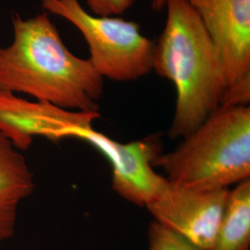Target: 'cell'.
I'll return each mask as SVG.
<instances>
[{
    "label": "cell",
    "instance_id": "6da1fadb",
    "mask_svg": "<svg viewBox=\"0 0 250 250\" xmlns=\"http://www.w3.org/2000/svg\"><path fill=\"white\" fill-rule=\"evenodd\" d=\"M13 39L0 47V88L68 110L99 112L104 88L89 59L72 54L43 13L12 17Z\"/></svg>",
    "mask_w": 250,
    "mask_h": 250
},
{
    "label": "cell",
    "instance_id": "7a4b0ae2",
    "mask_svg": "<svg viewBox=\"0 0 250 250\" xmlns=\"http://www.w3.org/2000/svg\"><path fill=\"white\" fill-rule=\"evenodd\" d=\"M167 19L154 45L152 70L173 83L176 107L171 138H186L221 106L222 65L197 12L186 0H167Z\"/></svg>",
    "mask_w": 250,
    "mask_h": 250
},
{
    "label": "cell",
    "instance_id": "3957f363",
    "mask_svg": "<svg viewBox=\"0 0 250 250\" xmlns=\"http://www.w3.org/2000/svg\"><path fill=\"white\" fill-rule=\"evenodd\" d=\"M153 166L171 184L198 190L225 189L250 179V106L217 108Z\"/></svg>",
    "mask_w": 250,
    "mask_h": 250
},
{
    "label": "cell",
    "instance_id": "277c9868",
    "mask_svg": "<svg viewBox=\"0 0 250 250\" xmlns=\"http://www.w3.org/2000/svg\"><path fill=\"white\" fill-rule=\"evenodd\" d=\"M41 5L80 31L89 47L90 62L103 78L130 82L152 71L155 43L140 32L138 23L95 15L79 0H41Z\"/></svg>",
    "mask_w": 250,
    "mask_h": 250
},
{
    "label": "cell",
    "instance_id": "5b68a950",
    "mask_svg": "<svg viewBox=\"0 0 250 250\" xmlns=\"http://www.w3.org/2000/svg\"><path fill=\"white\" fill-rule=\"evenodd\" d=\"M201 20L223 72L220 107L250 101V0H186Z\"/></svg>",
    "mask_w": 250,
    "mask_h": 250
},
{
    "label": "cell",
    "instance_id": "8992f818",
    "mask_svg": "<svg viewBox=\"0 0 250 250\" xmlns=\"http://www.w3.org/2000/svg\"><path fill=\"white\" fill-rule=\"evenodd\" d=\"M85 141L102 153L112 167V189L125 200L146 207L160 194L168 180L154 170L153 162L161 154L152 139L119 143L90 126L70 129L65 138Z\"/></svg>",
    "mask_w": 250,
    "mask_h": 250
},
{
    "label": "cell",
    "instance_id": "52a82bcc",
    "mask_svg": "<svg viewBox=\"0 0 250 250\" xmlns=\"http://www.w3.org/2000/svg\"><path fill=\"white\" fill-rule=\"evenodd\" d=\"M229 189L198 190L167 182L146 208L155 222L203 250L213 247Z\"/></svg>",
    "mask_w": 250,
    "mask_h": 250
},
{
    "label": "cell",
    "instance_id": "ba28073f",
    "mask_svg": "<svg viewBox=\"0 0 250 250\" xmlns=\"http://www.w3.org/2000/svg\"><path fill=\"white\" fill-rule=\"evenodd\" d=\"M99 118V112L68 110L0 88V134L19 151L27 150L36 136L59 141L70 129L93 125Z\"/></svg>",
    "mask_w": 250,
    "mask_h": 250
},
{
    "label": "cell",
    "instance_id": "9c48e42d",
    "mask_svg": "<svg viewBox=\"0 0 250 250\" xmlns=\"http://www.w3.org/2000/svg\"><path fill=\"white\" fill-rule=\"evenodd\" d=\"M35 188L34 173L25 159L0 134V242L14 235L20 205Z\"/></svg>",
    "mask_w": 250,
    "mask_h": 250
},
{
    "label": "cell",
    "instance_id": "30bf717a",
    "mask_svg": "<svg viewBox=\"0 0 250 250\" xmlns=\"http://www.w3.org/2000/svg\"><path fill=\"white\" fill-rule=\"evenodd\" d=\"M250 178L229 191L227 204L210 250H250Z\"/></svg>",
    "mask_w": 250,
    "mask_h": 250
},
{
    "label": "cell",
    "instance_id": "8fae6325",
    "mask_svg": "<svg viewBox=\"0 0 250 250\" xmlns=\"http://www.w3.org/2000/svg\"><path fill=\"white\" fill-rule=\"evenodd\" d=\"M147 233V250H203L155 221L149 225Z\"/></svg>",
    "mask_w": 250,
    "mask_h": 250
},
{
    "label": "cell",
    "instance_id": "7c38bea8",
    "mask_svg": "<svg viewBox=\"0 0 250 250\" xmlns=\"http://www.w3.org/2000/svg\"><path fill=\"white\" fill-rule=\"evenodd\" d=\"M134 0H86L92 13L98 16H119L130 9Z\"/></svg>",
    "mask_w": 250,
    "mask_h": 250
},
{
    "label": "cell",
    "instance_id": "4fadbf2b",
    "mask_svg": "<svg viewBox=\"0 0 250 250\" xmlns=\"http://www.w3.org/2000/svg\"><path fill=\"white\" fill-rule=\"evenodd\" d=\"M167 0H151V8L156 10L160 11L165 8Z\"/></svg>",
    "mask_w": 250,
    "mask_h": 250
}]
</instances>
